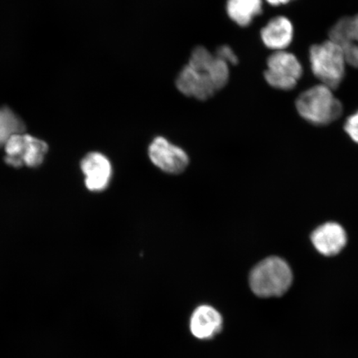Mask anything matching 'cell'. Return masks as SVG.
<instances>
[{
    "label": "cell",
    "mask_w": 358,
    "mask_h": 358,
    "mask_svg": "<svg viewBox=\"0 0 358 358\" xmlns=\"http://www.w3.org/2000/svg\"><path fill=\"white\" fill-rule=\"evenodd\" d=\"M149 156L155 166L169 173H180L189 164V156L167 138L156 137L149 146Z\"/></svg>",
    "instance_id": "52a82bcc"
},
{
    "label": "cell",
    "mask_w": 358,
    "mask_h": 358,
    "mask_svg": "<svg viewBox=\"0 0 358 358\" xmlns=\"http://www.w3.org/2000/svg\"><path fill=\"white\" fill-rule=\"evenodd\" d=\"M329 39L342 49L348 65L358 69V13L336 22L329 30Z\"/></svg>",
    "instance_id": "ba28073f"
},
{
    "label": "cell",
    "mask_w": 358,
    "mask_h": 358,
    "mask_svg": "<svg viewBox=\"0 0 358 358\" xmlns=\"http://www.w3.org/2000/svg\"><path fill=\"white\" fill-rule=\"evenodd\" d=\"M293 274L288 264L279 257H268L250 272L249 283L258 297H280L292 285Z\"/></svg>",
    "instance_id": "3957f363"
},
{
    "label": "cell",
    "mask_w": 358,
    "mask_h": 358,
    "mask_svg": "<svg viewBox=\"0 0 358 358\" xmlns=\"http://www.w3.org/2000/svg\"><path fill=\"white\" fill-rule=\"evenodd\" d=\"M227 13L230 19L241 27H248L255 17L262 15V0H227Z\"/></svg>",
    "instance_id": "4fadbf2b"
},
{
    "label": "cell",
    "mask_w": 358,
    "mask_h": 358,
    "mask_svg": "<svg viewBox=\"0 0 358 358\" xmlns=\"http://www.w3.org/2000/svg\"><path fill=\"white\" fill-rule=\"evenodd\" d=\"M214 55L229 66L238 64V57L232 48L227 45L219 47Z\"/></svg>",
    "instance_id": "9a60e30c"
},
{
    "label": "cell",
    "mask_w": 358,
    "mask_h": 358,
    "mask_svg": "<svg viewBox=\"0 0 358 358\" xmlns=\"http://www.w3.org/2000/svg\"><path fill=\"white\" fill-rule=\"evenodd\" d=\"M266 1L272 6H280L292 2L294 0H266Z\"/></svg>",
    "instance_id": "e0dca14e"
},
{
    "label": "cell",
    "mask_w": 358,
    "mask_h": 358,
    "mask_svg": "<svg viewBox=\"0 0 358 358\" xmlns=\"http://www.w3.org/2000/svg\"><path fill=\"white\" fill-rule=\"evenodd\" d=\"M6 162L13 168H36L43 163L48 150L46 142L26 133L17 134L3 147Z\"/></svg>",
    "instance_id": "8992f818"
},
{
    "label": "cell",
    "mask_w": 358,
    "mask_h": 358,
    "mask_svg": "<svg viewBox=\"0 0 358 358\" xmlns=\"http://www.w3.org/2000/svg\"><path fill=\"white\" fill-rule=\"evenodd\" d=\"M223 317L221 313L208 304L196 307L189 320L190 332L199 340L213 339L222 332Z\"/></svg>",
    "instance_id": "30bf717a"
},
{
    "label": "cell",
    "mask_w": 358,
    "mask_h": 358,
    "mask_svg": "<svg viewBox=\"0 0 358 358\" xmlns=\"http://www.w3.org/2000/svg\"><path fill=\"white\" fill-rule=\"evenodd\" d=\"M344 129L352 140L358 144V110L349 116L345 124Z\"/></svg>",
    "instance_id": "2e32d148"
},
{
    "label": "cell",
    "mask_w": 358,
    "mask_h": 358,
    "mask_svg": "<svg viewBox=\"0 0 358 358\" xmlns=\"http://www.w3.org/2000/svg\"><path fill=\"white\" fill-rule=\"evenodd\" d=\"M299 115L315 125H328L337 120L343 112L342 102L334 90L317 84L303 92L295 101Z\"/></svg>",
    "instance_id": "7a4b0ae2"
},
{
    "label": "cell",
    "mask_w": 358,
    "mask_h": 358,
    "mask_svg": "<svg viewBox=\"0 0 358 358\" xmlns=\"http://www.w3.org/2000/svg\"><path fill=\"white\" fill-rule=\"evenodd\" d=\"M25 124L10 108H0V148H3L15 134L25 133Z\"/></svg>",
    "instance_id": "5bb4252c"
},
{
    "label": "cell",
    "mask_w": 358,
    "mask_h": 358,
    "mask_svg": "<svg viewBox=\"0 0 358 358\" xmlns=\"http://www.w3.org/2000/svg\"><path fill=\"white\" fill-rule=\"evenodd\" d=\"M267 69L264 73L266 83L280 91H290L297 86L303 76L301 61L292 52H273L268 57Z\"/></svg>",
    "instance_id": "5b68a950"
},
{
    "label": "cell",
    "mask_w": 358,
    "mask_h": 358,
    "mask_svg": "<svg viewBox=\"0 0 358 358\" xmlns=\"http://www.w3.org/2000/svg\"><path fill=\"white\" fill-rule=\"evenodd\" d=\"M311 240L317 252L326 257L338 254L347 243L345 230L338 223L328 222L313 232Z\"/></svg>",
    "instance_id": "7c38bea8"
},
{
    "label": "cell",
    "mask_w": 358,
    "mask_h": 358,
    "mask_svg": "<svg viewBox=\"0 0 358 358\" xmlns=\"http://www.w3.org/2000/svg\"><path fill=\"white\" fill-rule=\"evenodd\" d=\"M308 58L312 73L320 84L334 91L339 87L345 78L348 62L338 45L330 39L313 45Z\"/></svg>",
    "instance_id": "277c9868"
},
{
    "label": "cell",
    "mask_w": 358,
    "mask_h": 358,
    "mask_svg": "<svg viewBox=\"0 0 358 358\" xmlns=\"http://www.w3.org/2000/svg\"><path fill=\"white\" fill-rule=\"evenodd\" d=\"M294 25L287 17H273L263 27L261 38L265 46L274 52L285 51L294 39Z\"/></svg>",
    "instance_id": "8fae6325"
},
{
    "label": "cell",
    "mask_w": 358,
    "mask_h": 358,
    "mask_svg": "<svg viewBox=\"0 0 358 358\" xmlns=\"http://www.w3.org/2000/svg\"><path fill=\"white\" fill-rule=\"evenodd\" d=\"M230 66L204 47L192 52L189 62L176 79V87L183 95L207 101L227 86Z\"/></svg>",
    "instance_id": "6da1fadb"
},
{
    "label": "cell",
    "mask_w": 358,
    "mask_h": 358,
    "mask_svg": "<svg viewBox=\"0 0 358 358\" xmlns=\"http://www.w3.org/2000/svg\"><path fill=\"white\" fill-rule=\"evenodd\" d=\"M85 177V182L90 191L101 192L109 185L112 176L110 160L104 155L92 152L85 157L80 163Z\"/></svg>",
    "instance_id": "9c48e42d"
}]
</instances>
